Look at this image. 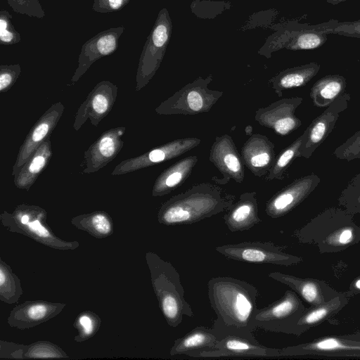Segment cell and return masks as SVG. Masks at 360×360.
Segmentation results:
<instances>
[{
  "label": "cell",
  "instance_id": "obj_11",
  "mask_svg": "<svg viewBox=\"0 0 360 360\" xmlns=\"http://www.w3.org/2000/svg\"><path fill=\"white\" fill-rule=\"evenodd\" d=\"M193 358L219 357H280L281 349L265 347L257 340L226 335L212 349L196 350L188 354Z\"/></svg>",
  "mask_w": 360,
  "mask_h": 360
},
{
  "label": "cell",
  "instance_id": "obj_24",
  "mask_svg": "<svg viewBox=\"0 0 360 360\" xmlns=\"http://www.w3.org/2000/svg\"><path fill=\"white\" fill-rule=\"evenodd\" d=\"M223 217L224 224L231 232L248 231L259 222L257 193H242Z\"/></svg>",
  "mask_w": 360,
  "mask_h": 360
},
{
  "label": "cell",
  "instance_id": "obj_7",
  "mask_svg": "<svg viewBox=\"0 0 360 360\" xmlns=\"http://www.w3.org/2000/svg\"><path fill=\"white\" fill-rule=\"evenodd\" d=\"M354 214L340 208L325 210L314 219L329 229L311 238L307 243H316L322 252L344 250L360 241V227L353 221Z\"/></svg>",
  "mask_w": 360,
  "mask_h": 360
},
{
  "label": "cell",
  "instance_id": "obj_40",
  "mask_svg": "<svg viewBox=\"0 0 360 360\" xmlns=\"http://www.w3.org/2000/svg\"><path fill=\"white\" fill-rule=\"evenodd\" d=\"M8 6L17 13L29 17L43 18L46 13L39 0H6Z\"/></svg>",
  "mask_w": 360,
  "mask_h": 360
},
{
  "label": "cell",
  "instance_id": "obj_10",
  "mask_svg": "<svg viewBox=\"0 0 360 360\" xmlns=\"http://www.w3.org/2000/svg\"><path fill=\"white\" fill-rule=\"evenodd\" d=\"M195 137L176 139L152 148L136 157L123 160L116 165L111 175L117 176L135 172L179 157L200 143Z\"/></svg>",
  "mask_w": 360,
  "mask_h": 360
},
{
  "label": "cell",
  "instance_id": "obj_32",
  "mask_svg": "<svg viewBox=\"0 0 360 360\" xmlns=\"http://www.w3.org/2000/svg\"><path fill=\"white\" fill-rule=\"evenodd\" d=\"M309 129L308 126L302 135L276 155L271 168L266 176V181L284 179V174L293 160L300 157L301 149L308 136Z\"/></svg>",
  "mask_w": 360,
  "mask_h": 360
},
{
  "label": "cell",
  "instance_id": "obj_42",
  "mask_svg": "<svg viewBox=\"0 0 360 360\" xmlns=\"http://www.w3.org/2000/svg\"><path fill=\"white\" fill-rule=\"evenodd\" d=\"M131 0H94L92 9L97 13H107L119 11Z\"/></svg>",
  "mask_w": 360,
  "mask_h": 360
},
{
  "label": "cell",
  "instance_id": "obj_16",
  "mask_svg": "<svg viewBox=\"0 0 360 360\" xmlns=\"http://www.w3.org/2000/svg\"><path fill=\"white\" fill-rule=\"evenodd\" d=\"M302 101V97L280 99L267 107L259 108L255 113V120L260 125L273 129L277 134L286 136L302 124L295 112Z\"/></svg>",
  "mask_w": 360,
  "mask_h": 360
},
{
  "label": "cell",
  "instance_id": "obj_36",
  "mask_svg": "<svg viewBox=\"0 0 360 360\" xmlns=\"http://www.w3.org/2000/svg\"><path fill=\"white\" fill-rule=\"evenodd\" d=\"M320 29L326 34H338L360 38V19L355 21L340 22L335 19L319 23Z\"/></svg>",
  "mask_w": 360,
  "mask_h": 360
},
{
  "label": "cell",
  "instance_id": "obj_15",
  "mask_svg": "<svg viewBox=\"0 0 360 360\" xmlns=\"http://www.w3.org/2000/svg\"><path fill=\"white\" fill-rule=\"evenodd\" d=\"M320 182V177L314 173L296 179L266 202V214L273 219L285 215L304 201Z\"/></svg>",
  "mask_w": 360,
  "mask_h": 360
},
{
  "label": "cell",
  "instance_id": "obj_8",
  "mask_svg": "<svg viewBox=\"0 0 360 360\" xmlns=\"http://www.w3.org/2000/svg\"><path fill=\"white\" fill-rule=\"evenodd\" d=\"M306 308L293 290H288L278 300L257 309L252 321L254 329L300 335L297 323Z\"/></svg>",
  "mask_w": 360,
  "mask_h": 360
},
{
  "label": "cell",
  "instance_id": "obj_9",
  "mask_svg": "<svg viewBox=\"0 0 360 360\" xmlns=\"http://www.w3.org/2000/svg\"><path fill=\"white\" fill-rule=\"evenodd\" d=\"M215 250L227 259L252 264L292 266L302 261L271 242L245 241L217 246Z\"/></svg>",
  "mask_w": 360,
  "mask_h": 360
},
{
  "label": "cell",
  "instance_id": "obj_2",
  "mask_svg": "<svg viewBox=\"0 0 360 360\" xmlns=\"http://www.w3.org/2000/svg\"><path fill=\"white\" fill-rule=\"evenodd\" d=\"M235 196L216 183H202L174 195L160 206L158 221L165 226L188 225L227 211Z\"/></svg>",
  "mask_w": 360,
  "mask_h": 360
},
{
  "label": "cell",
  "instance_id": "obj_30",
  "mask_svg": "<svg viewBox=\"0 0 360 360\" xmlns=\"http://www.w3.org/2000/svg\"><path fill=\"white\" fill-rule=\"evenodd\" d=\"M346 79L340 75H328L318 79L310 90L315 106L327 108L345 93Z\"/></svg>",
  "mask_w": 360,
  "mask_h": 360
},
{
  "label": "cell",
  "instance_id": "obj_1",
  "mask_svg": "<svg viewBox=\"0 0 360 360\" xmlns=\"http://www.w3.org/2000/svg\"><path fill=\"white\" fill-rule=\"evenodd\" d=\"M210 305L216 314L212 328L221 336L256 340L252 321L257 310V288L231 276H216L207 282Z\"/></svg>",
  "mask_w": 360,
  "mask_h": 360
},
{
  "label": "cell",
  "instance_id": "obj_35",
  "mask_svg": "<svg viewBox=\"0 0 360 360\" xmlns=\"http://www.w3.org/2000/svg\"><path fill=\"white\" fill-rule=\"evenodd\" d=\"M101 324V319L96 314L91 311L81 312L76 317L73 324L78 332L75 336V341L82 342L91 338L97 333Z\"/></svg>",
  "mask_w": 360,
  "mask_h": 360
},
{
  "label": "cell",
  "instance_id": "obj_28",
  "mask_svg": "<svg viewBox=\"0 0 360 360\" xmlns=\"http://www.w3.org/2000/svg\"><path fill=\"white\" fill-rule=\"evenodd\" d=\"M320 68L321 65L315 62L287 68L278 72L269 82L275 93L281 97L284 90L306 85L316 75Z\"/></svg>",
  "mask_w": 360,
  "mask_h": 360
},
{
  "label": "cell",
  "instance_id": "obj_38",
  "mask_svg": "<svg viewBox=\"0 0 360 360\" xmlns=\"http://www.w3.org/2000/svg\"><path fill=\"white\" fill-rule=\"evenodd\" d=\"M12 15L4 9L0 11V44L1 45H14L21 40L20 33L12 22Z\"/></svg>",
  "mask_w": 360,
  "mask_h": 360
},
{
  "label": "cell",
  "instance_id": "obj_31",
  "mask_svg": "<svg viewBox=\"0 0 360 360\" xmlns=\"http://www.w3.org/2000/svg\"><path fill=\"white\" fill-rule=\"evenodd\" d=\"M73 226L96 238H104L113 233V222L108 212L94 211L77 215L71 219Z\"/></svg>",
  "mask_w": 360,
  "mask_h": 360
},
{
  "label": "cell",
  "instance_id": "obj_33",
  "mask_svg": "<svg viewBox=\"0 0 360 360\" xmlns=\"http://www.w3.org/2000/svg\"><path fill=\"white\" fill-rule=\"evenodd\" d=\"M59 359L68 358V354L58 345L48 342L39 341L29 345H18L11 359Z\"/></svg>",
  "mask_w": 360,
  "mask_h": 360
},
{
  "label": "cell",
  "instance_id": "obj_4",
  "mask_svg": "<svg viewBox=\"0 0 360 360\" xmlns=\"http://www.w3.org/2000/svg\"><path fill=\"white\" fill-rule=\"evenodd\" d=\"M274 30L257 53L266 58L283 49L290 51L312 50L323 46L328 34L321 30L319 24L309 25L297 21H288L275 25Z\"/></svg>",
  "mask_w": 360,
  "mask_h": 360
},
{
  "label": "cell",
  "instance_id": "obj_18",
  "mask_svg": "<svg viewBox=\"0 0 360 360\" xmlns=\"http://www.w3.org/2000/svg\"><path fill=\"white\" fill-rule=\"evenodd\" d=\"M125 131V127H116L104 131L84 152L82 173L96 172L112 161L124 146Z\"/></svg>",
  "mask_w": 360,
  "mask_h": 360
},
{
  "label": "cell",
  "instance_id": "obj_20",
  "mask_svg": "<svg viewBox=\"0 0 360 360\" xmlns=\"http://www.w3.org/2000/svg\"><path fill=\"white\" fill-rule=\"evenodd\" d=\"M65 306V303L44 300L26 301L12 309L7 323L21 330L33 328L57 316Z\"/></svg>",
  "mask_w": 360,
  "mask_h": 360
},
{
  "label": "cell",
  "instance_id": "obj_26",
  "mask_svg": "<svg viewBox=\"0 0 360 360\" xmlns=\"http://www.w3.org/2000/svg\"><path fill=\"white\" fill-rule=\"evenodd\" d=\"M198 162V157H186L165 169L156 179L152 189L153 197L169 194L181 186L191 175Z\"/></svg>",
  "mask_w": 360,
  "mask_h": 360
},
{
  "label": "cell",
  "instance_id": "obj_13",
  "mask_svg": "<svg viewBox=\"0 0 360 360\" xmlns=\"http://www.w3.org/2000/svg\"><path fill=\"white\" fill-rule=\"evenodd\" d=\"M65 107L58 101L52 104L34 124L21 144L15 162L12 167L11 175L14 176L33 153L46 139L56 127L62 117Z\"/></svg>",
  "mask_w": 360,
  "mask_h": 360
},
{
  "label": "cell",
  "instance_id": "obj_5",
  "mask_svg": "<svg viewBox=\"0 0 360 360\" xmlns=\"http://www.w3.org/2000/svg\"><path fill=\"white\" fill-rule=\"evenodd\" d=\"M212 81V75L198 77L162 102L155 109V112L161 115H194L210 111L223 95L222 91L208 88Z\"/></svg>",
  "mask_w": 360,
  "mask_h": 360
},
{
  "label": "cell",
  "instance_id": "obj_27",
  "mask_svg": "<svg viewBox=\"0 0 360 360\" xmlns=\"http://www.w3.org/2000/svg\"><path fill=\"white\" fill-rule=\"evenodd\" d=\"M221 338L212 327L198 326L175 340L169 354L172 356L188 355L193 351L212 349Z\"/></svg>",
  "mask_w": 360,
  "mask_h": 360
},
{
  "label": "cell",
  "instance_id": "obj_3",
  "mask_svg": "<svg viewBox=\"0 0 360 360\" xmlns=\"http://www.w3.org/2000/svg\"><path fill=\"white\" fill-rule=\"evenodd\" d=\"M146 259L159 307L167 324L176 328L184 316L193 317L194 313L185 300L184 289L176 268L155 252H147Z\"/></svg>",
  "mask_w": 360,
  "mask_h": 360
},
{
  "label": "cell",
  "instance_id": "obj_14",
  "mask_svg": "<svg viewBox=\"0 0 360 360\" xmlns=\"http://www.w3.org/2000/svg\"><path fill=\"white\" fill-rule=\"evenodd\" d=\"M209 160L222 174L221 179L214 176L213 182L222 185L230 179L236 183L243 182L245 165L231 136L224 134L216 137L210 148Z\"/></svg>",
  "mask_w": 360,
  "mask_h": 360
},
{
  "label": "cell",
  "instance_id": "obj_45",
  "mask_svg": "<svg viewBox=\"0 0 360 360\" xmlns=\"http://www.w3.org/2000/svg\"><path fill=\"white\" fill-rule=\"evenodd\" d=\"M350 212L354 213H360V205L354 207Z\"/></svg>",
  "mask_w": 360,
  "mask_h": 360
},
{
  "label": "cell",
  "instance_id": "obj_6",
  "mask_svg": "<svg viewBox=\"0 0 360 360\" xmlns=\"http://www.w3.org/2000/svg\"><path fill=\"white\" fill-rule=\"evenodd\" d=\"M172 22L166 8L158 12L140 55L136 75V91L145 87L153 77L163 60L169 43Z\"/></svg>",
  "mask_w": 360,
  "mask_h": 360
},
{
  "label": "cell",
  "instance_id": "obj_23",
  "mask_svg": "<svg viewBox=\"0 0 360 360\" xmlns=\"http://www.w3.org/2000/svg\"><path fill=\"white\" fill-rule=\"evenodd\" d=\"M47 212L39 207L32 217L25 224L5 226L11 232L28 236L48 247L58 250H75L79 247L77 241H65L56 236L46 224Z\"/></svg>",
  "mask_w": 360,
  "mask_h": 360
},
{
  "label": "cell",
  "instance_id": "obj_21",
  "mask_svg": "<svg viewBox=\"0 0 360 360\" xmlns=\"http://www.w3.org/2000/svg\"><path fill=\"white\" fill-rule=\"evenodd\" d=\"M268 276L290 287L311 307L324 304L340 294L326 282L317 279L302 278L279 271L271 272Z\"/></svg>",
  "mask_w": 360,
  "mask_h": 360
},
{
  "label": "cell",
  "instance_id": "obj_12",
  "mask_svg": "<svg viewBox=\"0 0 360 360\" xmlns=\"http://www.w3.org/2000/svg\"><path fill=\"white\" fill-rule=\"evenodd\" d=\"M118 94V87L108 80L96 84L75 113L73 129L78 131L87 120L97 127L111 111Z\"/></svg>",
  "mask_w": 360,
  "mask_h": 360
},
{
  "label": "cell",
  "instance_id": "obj_25",
  "mask_svg": "<svg viewBox=\"0 0 360 360\" xmlns=\"http://www.w3.org/2000/svg\"><path fill=\"white\" fill-rule=\"evenodd\" d=\"M50 138L41 144L13 176L15 187L29 191L46 168L53 155Z\"/></svg>",
  "mask_w": 360,
  "mask_h": 360
},
{
  "label": "cell",
  "instance_id": "obj_39",
  "mask_svg": "<svg viewBox=\"0 0 360 360\" xmlns=\"http://www.w3.org/2000/svg\"><path fill=\"white\" fill-rule=\"evenodd\" d=\"M333 155L339 160L347 161L360 158V130L336 148Z\"/></svg>",
  "mask_w": 360,
  "mask_h": 360
},
{
  "label": "cell",
  "instance_id": "obj_41",
  "mask_svg": "<svg viewBox=\"0 0 360 360\" xmlns=\"http://www.w3.org/2000/svg\"><path fill=\"white\" fill-rule=\"evenodd\" d=\"M21 73L20 64L0 65V91L6 93L16 82Z\"/></svg>",
  "mask_w": 360,
  "mask_h": 360
},
{
  "label": "cell",
  "instance_id": "obj_34",
  "mask_svg": "<svg viewBox=\"0 0 360 360\" xmlns=\"http://www.w3.org/2000/svg\"><path fill=\"white\" fill-rule=\"evenodd\" d=\"M23 290L21 283L11 268L0 258V300L6 304L17 303Z\"/></svg>",
  "mask_w": 360,
  "mask_h": 360
},
{
  "label": "cell",
  "instance_id": "obj_17",
  "mask_svg": "<svg viewBox=\"0 0 360 360\" xmlns=\"http://www.w3.org/2000/svg\"><path fill=\"white\" fill-rule=\"evenodd\" d=\"M124 31L123 26L111 27L98 32L87 40L82 46L78 65L72 77L71 82L76 83L96 60L115 53Z\"/></svg>",
  "mask_w": 360,
  "mask_h": 360
},
{
  "label": "cell",
  "instance_id": "obj_19",
  "mask_svg": "<svg viewBox=\"0 0 360 360\" xmlns=\"http://www.w3.org/2000/svg\"><path fill=\"white\" fill-rule=\"evenodd\" d=\"M350 98L349 94L344 93L311 122L309 125L308 136L301 149L300 157L309 158L326 139L334 129L340 114L347 108Z\"/></svg>",
  "mask_w": 360,
  "mask_h": 360
},
{
  "label": "cell",
  "instance_id": "obj_29",
  "mask_svg": "<svg viewBox=\"0 0 360 360\" xmlns=\"http://www.w3.org/2000/svg\"><path fill=\"white\" fill-rule=\"evenodd\" d=\"M348 296L340 292L330 301L306 309L297 323L300 335L337 314L348 303Z\"/></svg>",
  "mask_w": 360,
  "mask_h": 360
},
{
  "label": "cell",
  "instance_id": "obj_37",
  "mask_svg": "<svg viewBox=\"0 0 360 360\" xmlns=\"http://www.w3.org/2000/svg\"><path fill=\"white\" fill-rule=\"evenodd\" d=\"M338 202L349 212L360 205V173L349 181L342 191Z\"/></svg>",
  "mask_w": 360,
  "mask_h": 360
},
{
  "label": "cell",
  "instance_id": "obj_44",
  "mask_svg": "<svg viewBox=\"0 0 360 360\" xmlns=\"http://www.w3.org/2000/svg\"><path fill=\"white\" fill-rule=\"evenodd\" d=\"M324 1L330 4L335 6L341 2L346 1L347 0H324Z\"/></svg>",
  "mask_w": 360,
  "mask_h": 360
},
{
  "label": "cell",
  "instance_id": "obj_43",
  "mask_svg": "<svg viewBox=\"0 0 360 360\" xmlns=\"http://www.w3.org/2000/svg\"><path fill=\"white\" fill-rule=\"evenodd\" d=\"M349 291L351 294L360 293V276L352 282L349 286Z\"/></svg>",
  "mask_w": 360,
  "mask_h": 360
},
{
  "label": "cell",
  "instance_id": "obj_22",
  "mask_svg": "<svg viewBox=\"0 0 360 360\" xmlns=\"http://www.w3.org/2000/svg\"><path fill=\"white\" fill-rule=\"evenodd\" d=\"M275 146L262 134H252L241 149V159L244 165L256 176H265L276 159Z\"/></svg>",
  "mask_w": 360,
  "mask_h": 360
}]
</instances>
